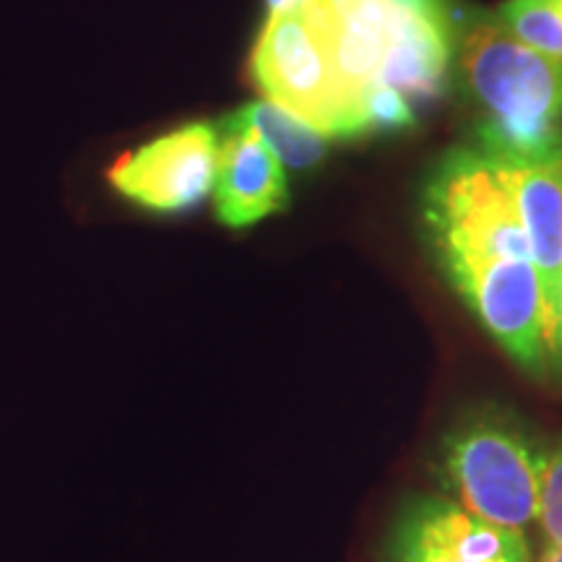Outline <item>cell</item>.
Here are the masks:
<instances>
[{"instance_id":"6da1fadb","label":"cell","mask_w":562,"mask_h":562,"mask_svg":"<svg viewBox=\"0 0 562 562\" xmlns=\"http://www.w3.org/2000/svg\"><path fill=\"white\" fill-rule=\"evenodd\" d=\"M422 224L440 271L474 318L531 378L558 375L531 245L495 161L461 146L422 191Z\"/></svg>"},{"instance_id":"7a4b0ae2","label":"cell","mask_w":562,"mask_h":562,"mask_svg":"<svg viewBox=\"0 0 562 562\" xmlns=\"http://www.w3.org/2000/svg\"><path fill=\"white\" fill-rule=\"evenodd\" d=\"M456 55L480 110L476 149L508 165L562 151V60L524 45L492 16L463 21Z\"/></svg>"},{"instance_id":"3957f363","label":"cell","mask_w":562,"mask_h":562,"mask_svg":"<svg viewBox=\"0 0 562 562\" xmlns=\"http://www.w3.org/2000/svg\"><path fill=\"white\" fill-rule=\"evenodd\" d=\"M544 446L516 412L480 404L440 435L432 476L442 495L484 521L524 531L537 521Z\"/></svg>"},{"instance_id":"277c9868","label":"cell","mask_w":562,"mask_h":562,"mask_svg":"<svg viewBox=\"0 0 562 562\" xmlns=\"http://www.w3.org/2000/svg\"><path fill=\"white\" fill-rule=\"evenodd\" d=\"M248 66L266 100L297 115L326 138L362 136L360 117L344 97L326 37L307 0L269 13Z\"/></svg>"},{"instance_id":"5b68a950","label":"cell","mask_w":562,"mask_h":562,"mask_svg":"<svg viewBox=\"0 0 562 562\" xmlns=\"http://www.w3.org/2000/svg\"><path fill=\"white\" fill-rule=\"evenodd\" d=\"M220 151V125L186 123L123 151L104 178L133 206L161 216L188 214L214 193Z\"/></svg>"},{"instance_id":"8992f818","label":"cell","mask_w":562,"mask_h":562,"mask_svg":"<svg viewBox=\"0 0 562 562\" xmlns=\"http://www.w3.org/2000/svg\"><path fill=\"white\" fill-rule=\"evenodd\" d=\"M385 562H531V552L524 531L484 521L446 495H419L398 510Z\"/></svg>"},{"instance_id":"52a82bcc","label":"cell","mask_w":562,"mask_h":562,"mask_svg":"<svg viewBox=\"0 0 562 562\" xmlns=\"http://www.w3.org/2000/svg\"><path fill=\"white\" fill-rule=\"evenodd\" d=\"M497 172L516 203L531 245L544 294L547 344L562 370L560 302H562V151L533 161H495Z\"/></svg>"},{"instance_id":"ba28073f","label":"cell","mask_w":562,"mask_h":562,"mask_svg":"<svg viewBox=\"0 0 562 562\" xmlns=\"http://www.w3.org/2000/svg\"><path fill=\"white\" fill-rule=\"evenodd\" d=\"M459 26L448 0H396V24L375 87H389L417 110L446 94Z\"/></svg>"},{"instance_id":"9c48e42d","label":"cell","mask_w":562,"mask_h":562,"mask_svg":"<svg viewBox=\"0 0 562 562\" xmlns=\"http://www.w3.org/2000/svg\"><path fill=\"white\" fill-rule=\"evenodd\" d=\"M290 206L284 165L250 133H224L214 186L216 220L245 229Z\"/></svg>"},{"instance_id":"30bf717a","label":"cell","mask_w":562,"mask_h":562,"mask_svg":"<svg viewBox=\"0 0 562 562\" xmlns=\"http://www.w3.org/2000/svg\"><path fill=\"white\" fill-rule=\"evenodd\" d=\"M220 133H250L290 170H311L321 165L331 140L269 100L243 104L224 117Z\"/></svg>"},{"instance_id":"8fae6325","label":"cell","mask_w":562,"mask_h":562,"mask_svg":"<svg viewBox=\"0 0 562 562\" xmlns=\"http://www.w3.org/2000/svg\"><path fill=\"white\" fill-rule=\"evenodd\" d=\"M497 19L524 45L562 60V11L558 0H508L501 5Z\"/></svg>"},{"instance_id":"7c38bea8","label":"cell","mask_w":562,"mask_h":562,"mask_svg":"<svg viewBox=\"0 0 562 562\" xmlns=\"http://www.w3.org/2000/svg\"><path fill=\"white\" fill-rule=\"evenodd\" d=\"M537 521L547 544H562V438L544 448L542 474H539Z\"/></svg>"},{"instance_id":"4fadbf2b","label":"cell","mask_w":562,"mask_h":562,"mask_svg":"<svg viewBox=\"0 0 562 562\" xmlns=\"http://www.w3.org/2000/svg\"><path fill=\"white\" fill-rule=\"evenodd\" d=\"M539 562H562V544H547V550Z\"/></svg>"},{"instance_id":"5bb4252c","label":"cell","mask_w":562,"mask_h":562,"mask_svg":"<svg viewBox=\"0 0 562 562\" xmlns=\"http://www.w3.org/2000/svg\"><path fill=\"white\" fill-rule=\"evenodd\" d=\"M302 0H266V5H269V13H277V11H286L292 9V5H300Z\"/></svg>"},{"instance_id":"9a60e30c","label":"cell","mask_w":562,"mask_h":562,"mask_svg":"<svg viewBox=\"0 0 562 562\" xmlns=\"http://www.w3.org/2000/svg\"><path fill=\"white\" fill-rule=\"evenodd\" d=\"M560 351H562V302H560Z\"/></svg>"},{"instance_id":"2e32d148","label":"cell","mask_w":562,"mask_h":562,"mask_svg":"<svg viewBox=\"0 0 562 562\" xmlns=\"http://www.w3.org/2000/svg\"><path fill=\"white\" fill-rule=\"evenodd\" d=\"M558 5H560V11H562V0H558Z\"/></svg>"}]
</instances>
